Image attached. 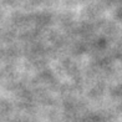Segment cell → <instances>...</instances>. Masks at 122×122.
Returning <instances> with one entry per match:
<instances>
[]
</instances>
